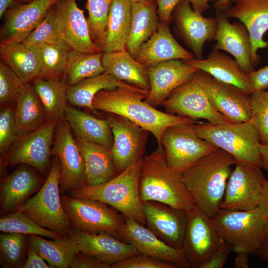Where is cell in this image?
<instances>
[{
  "mask_svg": "<svg viewBox=\"0 0 268 268\" xmlns=\"http://www.w3.org/2000/svg\"><path fill=\"white\" fill-rule=\"evenodd\" d=\"M148 91L120 87L99 92L93 101L94 110L124 117L150 132L161 145V136L168 127L195 120L158 110L145 100Z\"/></svg>",
  "mask_w": 268,
  "mask_h": 268,
  "instance_id": "obj_1",
  "label": "cell"
},
{
  "mask_svg": "<svg viewBox=\"0 0 268 268\" xmlns=\"http://www.w3.org/2000/svg\"><path fill=\"white\" fill-rule=\"evenodd\" d=\"M236 163L231 155L218 149L182 173L195 206L211 218L220 209L232 166Z\"/></svg>",
  "mask_w": 268,
  "mask_h": 268,
  "instance_id": "obj_2",
  "label": "cell"
},
{
  "mask_svg": "<svg viewBox=\"0 0 268 268\" xmlns=\"http://www.w3.org/2000/svg\"><path fill=\"white\" fill-rule=\"evenodd\" d=\"M139 193L142 202L157 201L187 212L195 206L182 173L168 166L162 146L142 158Z\"/></svg>",
  "mask_w": 268,
  "mask_h": 268,
  "instance_id": "obj_3",
  "label": "cell"
},
{
  "mask_svg": "<svg viewBox=\"0 0 268 268\" xmlns=\"http://www.w3.org/2000/svg\"><path fill=\"white\" fill-rule=\"evenodd\" d=\"M142 158L137 160L108 181L68 192L75 198H87L104 202L124 217L146 225L139 193V178Z\"/></svg>",
  "mask_w": 268,
  "mask_h": 268,
  "instance_id": "obj_4",
  "label": "cell"
},
{
  "mask_svg": "<svg viewBox=\"0 0 268 268\" xmlns=\"http://www.w3.org/2000/svg\"><path fill=\"white\" fill-rule=\"evenodd\" d=\"M211 220L219 236L235 253L256 254L268 236V217L259 207L248 210L221 208Z\"/></svg>",
  "mask_w": 268,
  "mask_h": 268,
  "instance_id": "obj_5",
  "label": "cell"
},
{
  "mask_svg": "<svg viewBox=\"0 0 268 268\" xmlns=\"http://www.w3.org/2000/svg\"><path fill=\"white\" fill-rule=\"evenodd\" d=\"M197 134L217 148L231 155L236 163L262 168L260 134L250 121L194 124Z\"/></svg>",
  "mask_w": 268,
  "mask_h": 268,
  "instance_id": "obj_6",
  "label": "cell"
},
{
  "mask_svg": "<svg viewBox=\"0 0 268 268\" xmlns=\"http://www.w3.org/2000/svg\"><path fill=\"white\" fill-rule=\"evenodd\" d=\"M60 178V164L56 156L49 174L37 193L17 210L42 227L64 237H68L72 229L62 204Z\"/></svg>",
  "mask_w": 268,
  "mask_h": 268,
  "instance_id": "obj_7",
  "label": "cell"
},
{
  "mask_svg": "<svg viewBox=\"0 0 268 268\" xmlns=\"http://www.w3.org/2000/svg\"><path fill=\"white\" fill-rule=\"evenodd\" d=\"M61 200L72 229L89 233L107 232L118 238L125 223V217L119 211L91 199L64 194Z\"/></svg>",
  "mask_w": 268,
  "mask_h": 268,
  "instance_id": "obj_8",
  "label": "cell"
},
{
  "mask_svg": "<svg viewBox=\"0 0 268 268\" xmlns=\"http://www.w3.org/2000/svg\"><path fill=\"white\" fill-rule=\"evenodd\" d=\"M195 123H183L167 128L161 138L168 166L183 172L203 157L218 148L197 134Z\"/></svg>",
  "mask_w": 268,
  "mask_h": 268,
  "instance_id": "obj_9",
  "label": "cell"
},
{
  "mask_svg": "<svg viewBox=\"0 0 268 268\" xmlns=\"http://www.w3.org/2000/svg\"><path fill=\"white\" fill-rule=\"evenodd\" d=\"M206 72L199 70L192 78L175 89L161 104L168 113L212 123L227 122L213 107L205 89Z\"/></svg>",
  "mask_w": 268,
  "mask_h": 268,
  "instance_id": "obj_10",
  "label": "cell"
},
{
  "mask_svg": "<svg viewBox=\"0 0 268 268\" xmlns=\"http://www.w3.org/2000/svg\"><path fill=\"white\" fill-rule=\"evenodd\" d=\"M70 129L65 119L58 121L51 150L60 162V190L63 194L86 186L84 160Z\"/></svg>",
  "mask_w": 268,
  "mask_h": 268,
  "instance_id": "obj_11",
  "label": "cell"
},
{
  "mask_svg": "<svg viewBox=\"0 0 268 268\" xmlns=\"http://www.w3.org/2000/svg\"><path fill=\"white\" fill-rule=\"evenodd\" d=\"M261 168L237 162L227 181L220 209L248 210L258 207L267 181Z\"/></svg>",
  "mask_w": 268,
  "mask_h": 268,
  "instance_id": "obj_12",
  "label": "cell"
},
{
  "mask_svg": "<svg viewBox=\"0 0 268 268\" xmlns=\"http://www.w3.org/2000/svg\"><path fill=\"white\" fill-rule=\"evenodd\" d=\"M187 214L183 250L191 267L201 268L224 241L215 229L211 218L197 206Z\"/></svg>",
  "mask_w": 268,
  "mask_h": 268,
  "instance_id": "obj_13",
  "label": "cell"
},
{
  "mask_svg": "<svg viewBox=\"0 0 268 268\" xmlns=\"http://www.w3.org/2000/svg\"><path fill=\"white\" fill-rule=\"evenodd\" d=\"M58 122L48 121L37 129L17 137L7 153L6 163L10 166L25 164L43 173L52 155Z\"/></svg>",
  "mask_w": 268,
  "mask_h": 268,
  "instance_id": "obj_14",
  "label": "cell"
},
{
  "mask_svg": "<svg viewBox=\"0 0 268 268\" xmlns=\"http://www.w3.org/2000/svg\"><path fill=\"white\" fill-rule=\"evenodd\" d=\"M53 11L56 29L71 49L85 53L102 51L93 42L83 10L75 0H58Z\"/></svg>",
  "mask_w": 268,
  "mask_h": 268,
  "instance_id": "obj_15",
  "label": "cell"
},
{
  "mask_svg": "<svg viewBox=\"0 0 268 268\" xmlns=\"http://www.w3.org/2000/svg\"><path fill=\"white\" fill-rule=\"evenodd\" d=\"M110 114L108 119L114 139L111 150L119 174L143 158L148 132L124 117Z\"/></svg>",
  "mask_w": 268,
  "mask_h": 268,
  "instance_id": "obj_16",
  "label": "cell"
},
{
  "mask_svg": "<svg viewBox=\"0 0 268 268\" xmlns=\"http://www.w3.org/2000/svg\"><path fill=\"white\" fill-rule=\"evenodd\" d=\"M118 238L133 245L140 254L174 263L181 268L191 267L183 250L167 245L133 218L125 217Z\"/></svg>",
  "mask_w": 268,
  "mask_h": 268,
  "instance_id": "obj_17",
  "label": "cell"
},
{
  "mask_svg": "<svg viewBox=\"0 0 268 268\" xmlns=\"http://www.w3.org/2000/svg\"><path fill=\"white\" fill-rule=\"evenodd\" d=\"M176 28L180 36L192 50L196 59H203L206 41H211L216 30V17H206L193 9L188 0H183L173 11Z\"/></svg>",
  "mask_w": 268,
  "mask_h": 268,
  "instance_id": "obj_18",
  "label": "cell"
},
{
  "mask_svg": "<svg viewBox=\"0 0 268 268\" xmlns=\"http://www.w3.org/2000/svg\"><path fill=\"white\" fill-rule=\"evenodd\" d=\"M58 0H33L17 4L4 13L0 43L22 42L40 24Z\"/></svg>",
  "mask_w": 268,
  "mask_h": 268,
  "instance_id": "obj_19",
  "label": "cell"
},
{
  "mask_svg": "<svg viewBox=\"0 0 268 268\" xmlns=\"http://www.w3.org/2000/svg\"><path fill=\"white\" fill-rule=\"evenodd\" d=\"M147 227L170 246L183 250L187 214L157 201L142 202Z\"/></svg>",
  "mask_w": 268,
  "mask_h": 268,
  "instance_id": "obj_20",
  "label": "cell"
},
{
  "mask_svg": "<svg viewBox=\"0 0 268 268\" xmlns=\"http://www.w3.org/2000/svg\"><path fill=\"white\" fill-rule=\"evenodd\" d=\"M205 89L216 110L231 123L250 121V94L235 85L217 80L206 72Z\"/></svg>",
  "mask_w": 268,
  "mask_h": 268,
  "instance_id": "obj_21",
  "label": "cell"
},
{
  "mask_svg": "<svg viewBox=\"0 0 268 268\" xmlns=\"http://www.w3.org/2000/svg\"><path fill=\"white\" fill-rule=\"evenodd\" d=\"M150 89L145 101L160 105L177 87L193 77L199 70L184 60L166 61L146 68Z\"/></svg>",
  "mask_w": 268,
  "mask_h": 268,
  "instance_id": "obj_22",
  "label": "cell"
},
{
  "mask_svg": "<svg viewBox=\"0 0 268 268\" xmlns=\"http://www.w3.org/2000/svg\"><path fill=\"white\" fill-rule=\"evenodd\" d=\"M223 12L228 18L238 19L246 27L256 67L260 60L259 50L268 47V42L264 39L268 30V0H232L231 5Z\"/></svg>",
  "mask_w": 268,
  "mask_h": 268,
  "instance_id": "obj_23",
  "label": "cell"
},
{
  "mask_svg": "<svg viewBox=\"0 0 268 268\" xmlns=\"http://www.w3.org/2000/svg\"><path fill=\"white\" fill-rule=\"evenodd\" d=\"M216 30L213 48L225 51L233 56L246 74L254 71L252 44L246 27L242 22L231 23L223 11L216 10Z\"/></svg>",
  "mask_w": 268,
  "mask_h": 268,
  "instance_id": "obj_24",
  "label": "cell"
},
{
  "mask_svg": "<svg viewBox=\"0 0 268 268\" xmlns=\"http://www.w3.org/2000/svg\"><path fill=\"white\" fill-rule=\"evenodd\" d=\"M68 237L75 243L79 252L92 255L111 266L139 254L131 244L107 232L89 233L72 229Z\"/></svg>",
  "mask_w": 268,
  "mask_h": 268,
  "instance_id": "obj_25",
  "label": "cell"
},
{
  "mask_svg": "<svg viewBox=\"0 0 268 268\" xmlns=\"http://www.w3.org/2000/svg\"><path fill=\"white\" fill-rule=\"evenodd\" d=\"M194 57L176 41L167 23L161 22L156 31L139 47L134 58L147 68L166 61L189 60Z\"/></svg>",
  "mask_w": 268,
  "mask_h": 268,
  "instance_id": "obj_26",
  "label": "cell"
},
{
  "mask_svg": "<svg viewBox=\"0 0 268 268\" xmlns=\"http://www.w3.org/2000/svg\"><path fill=\"white\" fill-rule=\"evenodd\" d=\"M21 164L0 182V210L4 213L16 211L40 187L41 181L30 167Z\"/></svg>",
  "mask_w": 268,
  "mask_h": 268,
  "instance_id": "obj_27",
  "label": "cell"
},
{
  "mask_svg": "<svg viewBox=\"0 0 268 268\" xmlns=\"http://www.w3.org/2000/svg\"><path fill=\"white\" fill-rule=\"evenodd\" d=\"M221 82L235 85L250 93L249 77L238 62L227 55L213 48L206 59L184 60Z\"/></svg>",
  "mask_w": 268,
  "mask_h": 268,
  "instance_id": "obj_28",
  "label": "cell"
},
{
  "mask_svg": "<svg viewBox=\"0 0 268 268\" xmlns=\"http://www.w3.org/2000/svg\"><path fill=\"white\" fill-rule=\"evenodd\" d=\"M64 116L78 140L112 148L114 139L108 119H98L67 105Z\"/></svg>",
  "mask_w": 268,
  "mask_h": 268,
  "instance_id": "obj_29",
  "label": "cell"
},
{
  "mask_svg": "<svg viewBox=\"0 0 268 268\" xmlns=\"http://www.w3.org/2000/svg\"><path fill=\"white\" fill-rule=\"evenodd\" d=\"M1 61L10 67L24 83L39 76L41 60L39 47L22 42L0 43Z\"/></svg>",
  "mask_w": 268,
  "mask_h": 268,
  "instance_id": "obj_30",
  "label": "cell"
},
{
  "mask_svg": "<svg viewBox=\"0 0 268 268\" xmlns=\"http://www.w3.org/2000/svg\"><path fill=\"white\" fill-rule=\"evenodd\" d=\"M77 142L84 162L86 187L104 183L119 174L111 148L78 139Z\"/></svg>",
  "mask_w": 268,
  "mask_h": 268,
  "instance_id": "obj_31",
  "label": "cell"
},
{
  "mask_svg": "<svg viewBox=\"0 0 268 268\" xmlns=\"http://www.w3.org/2000/svg\"><path fill=\"white\" fill-rule=\"evenodd\" d=\"M102 63L104 72L120 80L149 92L150 83L146 68L126 50L104 52Z\"/></svg>",
  "mask_w": 268,
  "mask_h": 268,
  "instance_id": "obj_32",
  "label": "cell"
},
{
  "mask_svg": "<svg viewBox=\"0 0 268 268\" xmlns=\"http://www.w3.org/2000/svg\"><path fill=\"white\" fill-rule=\"evenodd\" d=\"M16 101L14 116L17 138L42 126L46 117L39 97L29 83L24 84Z\"/></svg>",
  "mask_w": 268,
  "mask_h": 268,
  "instance_id": "obj_33",
  "label": "cell"
},
{
  "mask_svg": "<svg viewBox=\"0 0 268 268\" xmlns=\"http://www.w3.org/2000/svg\"><path fill=\"white\" fill-rule=\"evenodd\" d=\"M132 27V2L129 0H113L107 23L103 51L126 50Z\"/></svg>",
  "mask_w": 268,
  "mask_h": 268,
  "instance_id": "obj_34",
  "label": "cell"
},
{
  "mask_svg": "<svg viewBox=\"0 0 268 268\" xmlns=\"http://www.w3.org/2000/svg\"><path fill=\"white\" fill-rule=\"evenodd\" d=\"M120 87L142 90L104 72L99 75L85 78L73 86L68 87L67 92V99L72 105L86 107L94 111L93 101L99 92Z\"/></svg>",
  "mask_w": 268,
  "mask_h": 268,
  "instance_id": "obj_35",
  "label": "cell"
},
{
  "mask_svg": "<svg viewBox=\"0 0 268 268\" xmlns=\"http://www.w3.org/2000/svg\"><path fill=\"white\" fill-rule=\"evenodd\" d=\"M155 0L132 3V27L126 49L134 57L139 47L157 30Z\"/></svg>",
  "mask_w": 268,
  "mask_h": 268,
  "instance_id": "obj_36",
  "label": "cell"
},
{
  "mask_svg": "<svg viewBox=\"0 0 268 268\" xmlns=\"http://www.w3.org/2000/svg\"><path fill=\"white\" fill-rule=\"evenodd\" d=\"M33 86L43 106L47 121L63 118L67 106V84L62 79L38 77Z\"/></svg>",
  "mask_w": 268,
  "mask_h": 268,
  "instance_id": "obj_37",
  "label": "cell"
},
{
  "mask_svg": "<svg viewBox=\"0 0 268 268\" xmlns=\"http://www.w3.org/2000/svg\"><path fill=\"white\" fill-rule=\"evenodd\" d=\"M29 244L52 268H67L74 256L79 252L69 237L48 240L42 236H28Z\"/></svg>",
  "mask_w": 268,
  "mask_h": 268,
  "instance_id": "obj_38",
  "label": "cell"
},
{
  "mask_svg": "<svg viewBox=\"0 0 268 268\" xmlns=\"http://www.w3.org/2000/svg\"><path fill=\"white\" fill-rule=\"evenodd\" d=\"M102 55L101 52L85 53L70 49L65 76L67 86H73L85 78L104 72Z\"/></svg>",
  "mask_w": 268,
  "mask_h": 268,
  "instance_id": "obj_39",
  "label": "cell"
},
{
  "mask_svg": "<svg viewBox=\"0 0 268 268\" xmlns=\"http://www.w3.org/2000/svg\"><path fill=\"white\" fill-rule=\"evenodd\" d=\"M27 235L4 233L0 235V264L4 268H22L29 245Z\"/></svg>",
  "mask_w": 268,
  "mask_h": 268,
  "instance_id": "obj_40",
  "label": "cell"
},
{
  "mask_svg": "<svg viewBox=\"0 0 268 268\" xmlns=\"http://www.w3.org/2000/svg\"><path fill=\"white\" fill-rule=\"evenodd\" d=\"M69 47L43 45L39 47L41 69L39 77L45 79H62L66 76Z\"/></svg>",
  "mask_w": 268,
  "mask_h": 268,
  "instance_id": "obj_41",
  "label": "cell"
},
{
  "mask_svg": "<svg viewBox=\"0 0 268 268\" xmlns=\"http://www.w3.org/2000/svg\"><path fill=\"white\" fill-rule=\"evenodd\" d=\"M0 230L4 233L35 235L54 240L65 237L42 227L33 219L17 210L0 218Z\"/></svg>",
  "mask_w": 268,
  "mask_h": 268,
  "instance_id": "obj_42",
  "label": "cell"
},
{
  "mask_svg": "<svg viewBox=\"0 0 268 268\" xmlns=\"http://www.w3.org/2000/svg\"><path fill=\"white\" fill-rule=\"evenodd\" d=\"M113 0H87L85 8L90 35L94 43L103 50L108 17Z\"/></svg>",
  "mask_w": 268,
  "mask_h": 268,
  "instance_id": "obj_43",
  "label": "cell"
},
{
  "mask_svg": "<svg viewBox=\"0 0 268 268\" xmlns=\"http://www.w3.org/2000/svg\"><path fill=\"white\" fill-rule=\"evenodd\" d=\"M53 6L40 24L22 42L24 44L37 47L45 44L69 47L61 38L55 27Z\"/></svg>",
  "mask_w": 268,
  "mask_h": 268,
  "instance_id": "obj_44",
  "label": "cell"
},
{
  "mask_svg": "<svg viewBox=\"0 0 268 268\" xmlns=\"http://www.w3.org/2000/svg\"><path fill=\"white\" fill-rule=\"evenodd\" d=\"M252 115L250 122L258 131L262 143L268 140V89L250 94Z\"/></svg>",
  "mask_w": 268,
  "mask_h": 268,
  "instance_id": "obj_45",
  "label": "cell"
},
{
  "mask_svg": "<svg viewBox=\"0 0 268 268\" xmlns=\"http://www.w3.org/2000/svg\"><path fill=\"white\" fill-rule=\"evenodd\" d=\"M24 83L2 61L0 62V102L6 103L16 100Z\"/></svg>",
  "mask_w": 268,
  "mask_h": 268,
  "instance_id": "obj_46",
  "label": "cell"
},
{
  "mask_svg": "<svg viewBox=\"0 0 268 268\" xmlns=\"http://www.w3.org/2000/svg\"><path fill=\"white\" fill-rule=\"evenodd\" d=\"M17 138L14 111L10 107L0 113V151L3 156Z\"/></svg>",
  "mask_w": 268,
  "mask_h": 268,
  "instance_id": "obj_47",
  "label": "cell"
},
{
  "mask_svg": "<svg viewBox=\"0 0 268 268\" xmlns=\"http://www.w3.org/2000/svg\"><path fill=\"white\" fill-rule=\"evenodd\" d=\"M111 268H179L175 264L137 254L113 264Z\"/></svg>",
  "mask_w": 268,
  "mask_h": 268,
  "instance_id": "obj_48",
  "label": "cell"
},
{
  "mask_svg": "<svg viewBox=\"0 0 268 268\" xmlns=\"http://www.w3.org/2000/svg\"><path fill=\"white\" fill-rule=\"evenodd\" d=\"M231 251H233L232 246L224 241L201 268H222Z\"/></svg>",
  "mask_w": 268,
  "mask_h": 268,
  "instance_id": "obj_49",
  "label": "cell"
},
{
  "mask_svg": "<svg viewBox=\"0 0 268 268\" xmlns=\"http://www.w3.org/2000/svg\"><path fill=\"white\" fill-rule=\"evenodd\" d=\"M69 268H111V265L102 262L94 256L78 252L69 265Z\"/></svg>",
  "mask_w": 268,
  "mask_h": 268,
  "instance_id": "obj_50",
  "label": "cell"
},
{
  "mask_svg": "<svg viewBox=\"0 0 268 268\" xmlns=\"http://www.w3.org/2000/svg\"><path fill=\"white\" fill-rule=\"evenodd\" d=\"M250 81V94L268 89V65L247 74Z\"/></svg>",
  "mask_w": 268,
  "mask_h": 268,
  "instance_id": "obj_51",
  "label": "cell"
},
{
  "mask_svg": "<svg viewBox=\"0 0 268 268\" xmlns=\"http://www.w3.org/2000/svg\"><path fill=\"white\" fill-rule=\"evenodd\" d=\"M183 0H155L157 4V13L162 22L171 21L172 15L177 5Z\"/></svg>",
  "mask_w": 268,
  "mask_h": 268,
  "instance_id": "obj_52",
  "label": "cell"
},
{
  "mask_svg": "<svg viewBox=\"0 0 268 268\" xmlns=\"http://www.w3.org/2000/svg\"><path fill=\"white\" fill-rule=\"evenodd\" d=\"M22 268H51L29 244L26 261Z\"/></svg>",
  "mask_w": 268,
  "mask_h": 268,
  "instance_id": "obj_53",
  "label": "cell"
},
{
  "mask_svg": "<svg viewBox=\"0 0 268 268\" xmlns=\"http://www.w3.org/2000/svg\"><path fill=\"white\" fill-rule=\"evenodd\" d=\"M237 255L234 261V266L236 268H249V256L250 254L245 252L236 253Z\"/></svg>",
  "mask_w": 268,
  "mask_h": 268,
  "instance_id": "obj_54",
  "label": "cell"
},
{
  "mask_svg": "<svg viewBox=\"0 0 268 268\" xmlns=\"http://www.w3.org/2000/svg\"><path fill=\"white\" fill-rule=\"evenodd\" d=\"M193 9L201 14H203L205 11L209 8V2L216 0H188Z\"/></svg>",
  "mask_w": 268,
  "mask_h": 268,
  "instance_id": "obj_55",
  "label": "cell"
},
{
  "mask_svg": "<svg viewBox=\"0 0 268 268\" xmlns=\"http://www.w3.org/2000/svg\"><path fill=\"white\" fill-rule=\"evenodd\" d=\"M258 207L268 217V180L265 185Z\"/></svg>",
  "mask_w": 268,
  "mask_h": 268,
  "instance_id": "obj_56",
  "label": "cell"
},
{
  "mask_svg": "<svg viewBox=\"0 0 268 268\" xmlns=\"http://www.w3.org/2000/svg\"><path fill=\"white\" fill-rule=\"evenodd\" d=\"M260 153L262 161V168L268 173V140L265 143H261Z\"/></svg>",
  "mask_w": 268,
  "mask_h": 268,
  "instance_id": "obj_57",
  "label": "cell"
},
{
  "mask_svg": "<svg viewBox=\"0 0 268 268\" xmlns=\"http://www.w3.org/2000/svg\"><path fill=\"white\" fill-rule=\"evenodd\" d=\"M256 254L268 262V236Z\"/></svg>",
  "mask_w": 268,
  "mask_h": 268,
  "instance_id": "obj_58",
  "label": "cell"
},
{
  "mask_svg": "<svg viewBox=\"0 0 268 268\" xmlns=\"http://www.w3.org/2000/svg\"><path fill=\"white\" fill-rule=\"evenodd\" d=\"M17 3L14 0H0V17L1 18L5 11Z\"/></svg>",
  "mask_w": 268,
  "mask_h": 268,
  "instance_id": "obj_59",
  "label": "cell"
},
{
  "mask_svg": "<svg viewBox=\"0 0 268 268\" xmlns=\"http://www.w3.org/2000/svg\"><path fill=\"white\" fill-rule=\"evenodd\" d=\"M232 0H216L213 4L216 10L224 11L231 4Z\"/></svg>",
  "mask_w": 268,
  "mask_h": 268,
  "instance_id": "obj_60",
  "label": "cell"
},
{
  "mask_svg": "<svg viewBox=\"0 0 268 268\" xmlns=\"http://www.w3.org/2000/svg\"><path fill=\"white\" fill-rule=\"evenodd\" d=\"M132 3H134V2H142V1H145L148 0H129Z\"/></svg>",
  "mask_w": 268,
  "mask_h": 268,
  "instance_id": "obj_61",
  "label": "cell"
},
{
  "mask_svg": "<svg viewBox=\"0 0 268 268\" xmlns=\"http://www.w3.org/2000/svg\"><path fill=\"white\" fill-rule=\"evenodd\" d=\"M16 3L17 2H26V1H29V0H14Z\"/></svg>",
  "mask_w": 268,
  "mask_h": 268,
  "instance_id": "obj_62",
  "label": "cell"
}]
</instances>
